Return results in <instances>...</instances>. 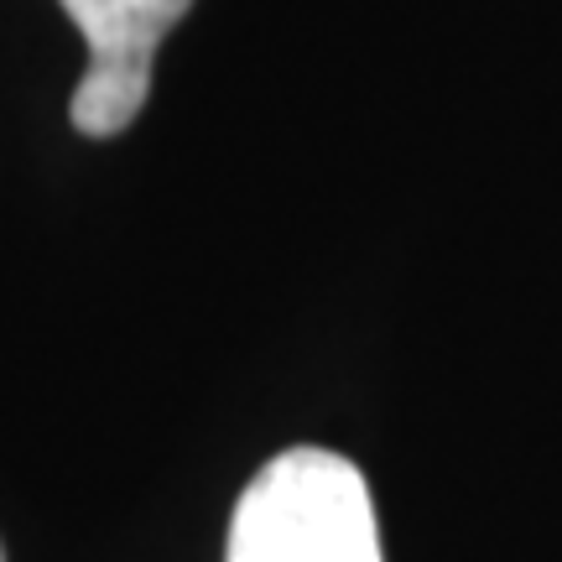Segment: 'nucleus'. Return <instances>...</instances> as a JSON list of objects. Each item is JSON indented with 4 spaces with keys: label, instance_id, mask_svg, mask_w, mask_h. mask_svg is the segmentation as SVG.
I'll return each instance as SVG.
<instances>
[{
    "label": "nucleus",
    "instance_id": "obj_1",
    "mask_svg": "<svg viewBox=\"0 0 562 562\" xmlns=\"http://www.w3.org/2000/svg\"><path fill=\"white\" fill-rule=\"evenodd\" d=\"M224 562H381L364 474L328 448L277 453L245 484Z\"/></svg>",
    "mask_w": 562,
    "mask_h": 562
},
{
    "label": "nucleus",
    "instance_id": "obj_2",
    "mask_svg": "<svg viewBox=\"0 0 562 562\" xmlns=\"http://www.w3.org/2000/svg\"><path fill=\"white\" fill-rule=\"evenodd\" d=\"M89 42V74L74 89L68 121L83 136H121L151 100L161 37L188 16L193 0H58Z\"/></svg>",
    "mask_w": 562,
    "mask_h": 562
},
{
    "label": "nucleus",
    "instance_id": "obj_3",
    "mask_svg": "<svg viewBox=\"0 0 562 562\" xmlns=\"http://www.w3.org/2000/svg\"><path fill=\"white\" fill-rule=\"evenodd\" d=\"M0 562H5V552H0Z\"/></svg>",
    "mask_w": 562,
    "mask_h": 562
}]
</instances>
